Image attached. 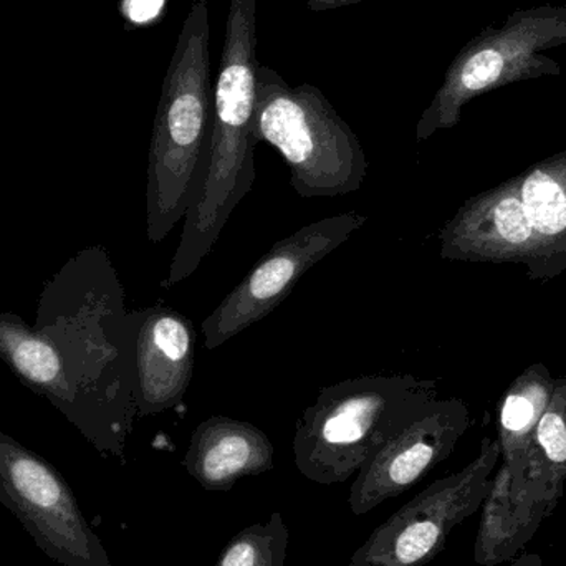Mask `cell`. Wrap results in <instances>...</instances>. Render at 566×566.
Wrapping results in <instances>:
<instances>
[{
	"label": "cell",
	"instance_id": "277c9868",
	"mask_svg": "<svg viewBox=\"0 0 566 566\" xmlns=\"http://www.w3.org/2000/svg\"><path fill=\"white\" fill-rule=\"evenodd\" d=\"M501 459L497 439L485 438L474 461L402 505L373 531L348 566H426L434 560L452 531L482 507Z\"/></svg>",
	"mask_w": 566,
	"mask_h": 566
},
{
	"label": "cell",
	"instance_id": "5bb4252c",
	"mask_svg": "<svg viewBox=\"0 0 566 566\" xmlns=\"http://www.w3.org/2000/svg\"><path fill=\"white\" fill-rule=\"evenodd\" d=\"M512 475L502 462L492 475L482 502L481 522L475 537L474 558L481 566H499L515 560L534 538L541 525L527 521L512 495Z\"/></svg>",
	"mask_w": 566,
	"mask_h": 566
},
{
	"label": "cell",
	"instance_id": "52a82bcc",
	"mask_svg": "<svg viewBox=\"0 0 566 566\" xmlns=\"http://www.w3.org/2000/svg\"><path fill=\"white\" fill-rule=\"evenodd\" d=\"M469 426L471 416L461 399L429 402L356 472L348 497L352 514H369L415 488L454 452Z\"/></svg>",
	"mask_w": 566,
	"mask_h": 566
},
{
	"label": "cell",
	"instance_id": "7a4b0ae2",
	"mask_svg": "<svg viewBox=\"0 0 566 566\" xmlns=\"http://www.w3.org/2000/svg\"><path fill=\"white\" fill-rule=\"evenodd\" d=\"M438 392L434 379L415 375L356 376L325 386L296 422V469L315 484H343Z\"/></svg>",
	"mask_w": 566,
	"mask_h": 566
},
{
	"label": "cell",
	"instance_id": "9c48e42d",
	"mask_svg": "<svg viewBox=\"0 0 566 566\" xmlns=\"http://www.w3.org/2000/svg\"><path fill=\"white\" fill-rule=\"evenodd\" d=\"M196 338L191 319L178 310L166 305L142 310L136 338L138 416L159 415L181 405L195 375Z\"/></svg>",
	"mask_w": 566,
	"mask_h": 566
},
{
	"label": "cell",
	"instance_id": "6da1fadb",
	"mask_svg": "<svg viewBox=\"0 0 566 566\" xmlns=\"http://www.w3.org/2000/svg\"><path fill=\"white\" fill-rule=\"evenodd\" d=\"M208 0L191 3L163 82L149 143L148 239L165 241L185 221L212 133Z\"/></svg>",
	"mask_w": 566,
	"mask_h": 566
},
{
	"label": "cell",
	"instance_id": "8fae6325",
	"mask_svg": "<svg viewBox=\"0 0 566 566\" xmlns=\"http://www.w3.org/2000/svg\"><path fill=\"white\" fill-rule=\"evenodd\" d=\"M566 482V376L555 379L551 401L535 429L518 511L542 525L564 497Z\"/></svg>",
	"mask_w": 566,
	"mask_h": 566
},
{
	"label": "cell",
	"instance_id": "3957f363",
	"mask_svg": "<svg viewBox=\"0 0 566 566\" xmlns=\"http://www.w3.org/2000/svg\"><path fill=\"white\" fill-rule=\"evenodd\" d=\"M252 138L277 149L300 198H336L358 191L368 159L352 126L310 83L290 86L269 65L258 69Z\"/></svg>",
	"mask_w": 566,
	"mask_h": 566
},
{
	"label": "cell",
	"instance_id": "5b68a950",
	"mask_svg": "<svg viewBox=\"0 0 566 566\" xmlns=\"http://www.w3.org/2000/svg\"><path fill=\"white\" fill-rule=\"evenodd\" d=\"M0 504L62 566H112L65 479L45 459L0 434Z\"/></svg>",
	"mask_w": 566,
	"mask_h": 566
},
{
	"label": "cell",
	"instance_id": "ac0fdd59",
	"mask_svg": "<svg viewBox=\"0 0 566 566\" xmlns=\"http://www.w3.org/2000/svg\"><path fill=\"white\" fill-rule=\"evenodd\" d=\"M359 2H365V0H306V7L310 12H328V10L356 6Z\"/></svg>",
	"mask_w": 566,
	"mask_h": 566
},
{
	"label": "cell",
	"instance_id": "e0dca14e",
	"mask_svg": "<svg viewBox=\"0 0 566 566\" xmlns=\"http://www.w3.org/2000/svg\"><path fill=\"white\" fill-rule=\"evenodd\" d=\"M165 7L166 0H122L119 12L129 25L145 27L155 22Z\"/></svg>",
	"mask_w": 566,
	"mask_h": 566
},
{
	"label": "cell",
	"instance_id": "9a60e30c",
	"mask_svg": "<svg viewBox=\"0 0 566 566\" xmlns=\"http://www.w3.org/2000/svg\"><path fill=\"white\" fill-rule=\"evenodd\" d=\"M0 352L27 382L40 389H55L62 365L55 349L39 336L17 325L0 323Z\"/></svg>",
	"mask_w": 566,
	"mask_h": 566
},
{
	"label": "cell",
	"instance_id": "2e32d148",
	"mask_svg": "<svg viewBox=\"0 0 566 566\" xmlns=\"http://www.w3.org/2000/svg\"><path fill=\"white\" fill-rule=\"evenodd\" d=\"M289 538L283 515L275 512L264 524L239 532L214 566H285Z\"/></svg>",
	"mask_w": 566,
	"mask_h": 566
},
{
	"label": "cell",
	"instance_id": "7c38bea8",
	"mask_svg": "<svg viewBox=\"0 0 566 566\" xmlns=\"http://www.w3.org/2000/svg\"><path fill=\"white\" fill-rule=\"evenodd\" d=\"M555 378L544 363L528 366L511 386L499 409V444L502 462L512 475V495L515 504L524 491L528 468V452L535 429L551 401Z\"/></svg>",
	"mask_w": 566,
	"mask_h": 566
},
{
	"label": "cell",
	"instance_id": "8992f818",
	"mask_svg": "<svg viewBox=\"0 0 566 566\" xmlns=\"http://www.w3.org/2000/svg\"><path fill=\"white\" fill-rule=\"evenodd\" d=\"M368 221L359 212L329 216L279 241L202 322L206 349H218L271 315L303 275Z\"/></svg>",
	"mask_w": 566,
	"mask_h": 566
},
{
	"label": "cell",
	"instance_id": "ba28073f",
	"mask_svg": "<svg viewBox=\"0 0 566 566\" xmlns=\"http://www.w3.org/2000/svg\"><path fill=\"white\" fill-rule=\"evenodd\" d=\"M439 242L448 261L518 262L532 269L538 242L522 201L521 178L465 201L439 232Z\"/></svg>",
	"mask_w": 566,
	"mask_h": 566
},
{
	"label": "cell",
	"instance_id": "d6986e66",
	"mask_svg": "<svg viewBox=\"0 0 566 566\" xmlns=\"http://www.w3.org/2000/svg\"><path fill=\"white\" fill-rule=\"evenodd\" d=\"M509 566H544L541 555L537 554H521L515 560H512Z\"/></svg>",
	"mask_w": 566,
	"mask_h": 566
},
{
	"label": "cell",
	"instance_id": "30bf717a",
	"mask_svg": "<svg viewBox=\"0 0 566 566\" xmlns=\"http://www.w3.org/2000/svg\"><path fill=\"white\" fill-rule=\"evenodd\" d=\"M274 444L258 426L211 416L195 429L182 465L206 491L228 492L241 479L274 469Z\"/></svg>",
	"mask_w": 566,
	"mask_h": 566
},
{
	"label": "cell",
	"instance_id": "4fadbf2b",
	"mask_svg": "<svg viewBox=\"0 0 566 566\" xmlns=\"http://www.w3.org/2000/svg\"><path fill=\"white\" fill-rule=\"evenodd\" d=\"M518 178L525 212L538 242L532 275L555 274L566 268V153L534 166Z\"/></svg>",
	"mask_w": 566,
	"mask_h": 566
}]
</instances>
